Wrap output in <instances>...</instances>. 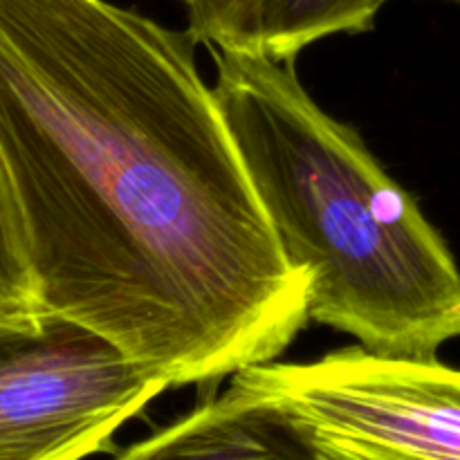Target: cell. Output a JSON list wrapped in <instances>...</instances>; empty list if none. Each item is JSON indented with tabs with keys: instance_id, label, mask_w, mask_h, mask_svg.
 I'll return each mask as SVG.
<instances>
[{
	"instance_id": "6da1fadb",
	"label": "cell",
	"mask_w": 460,
	"mask_h": 460,
	"mask_svg": "<svg viewBox=\"0 0 460 460\" xmlns=\"http://www.w3.org/2000/svg\"><path fill=\"white\" fill-rule=\"evenodd\" d=\"M193 49L108 0H0V153L40 301L171 386L274 362L313 286Z\"/></svg>"
},
{
	"instance_id": "7a4b0ae2",
	"label": "cell",
	"mask_w": 460,
	"mask_h": 460,
	"mask_svg": "<svg viewBox=\"0 0 460 460\" xmlns=\"http://www.w3.org/2000/svg\"><path fill=\"white\" fill-rule=\"evenodd\" d=\"M214 94L292 265L308 314L385 358L438 359L460 337V270L438 229L350 126L305 93L295 61L211 49Z\"/></svg>"
},
{
	"instance_id": "3957f363",
	"label": "cell",
	"mask_w": 460,
	"mask_h": 460,
	"mask_svg": "<svg viewBox=\"0 0 460 460\" xmlns=\"http://www.w3.org/2000/svg\"><path fill=\"white\" fill-rule=\"evenodd\" d=\"M236 385L277 400L326 460H460V368L346 346L305 364L268 362Z\"/></svg>"
},
{
	"instance_id": "277c9868",
	"label": "cell",
	"mask_w": 460,
	"mask_h": 460,
	"mask_svg": "<svg viewBox=\"0 0 460 460\" xmlns=\"http://www.w3.org/2000/svg\"><path fill=\"white\" fill-rule=\"evenodd\" d=\"M171 382L93 328L45 313L0 326V460H84Z\"/></svg>"
},
{
	"instance_id": "5b68a950",
	"label": "cell",
	"mask_w": 460,
	"mask_h": 460,
	"mask_svg": "<svg viewBox=\"0 0 460 460\" xmlns=\"http://www.w3.org/2000/svg\"><path fill=\"white\" fill-rule=\"evenodd\" d=\"M117 460H326L308 431L268 395L232 382Z\"/></svg>"
},
{
	"instance_id": "8992f818",
	"label": "cell",
	"mask_w": 460,
	"mask_h": 460,
	"mask_svg": "<svg viewBox=\"0 0 460 460\" xmlns=\"http://www.w3.org/2000/svg\"><path fill=\"white\" fill-rule=\"evenodd\" d=\"M389 0H259L261 54L295 61L308 45L335 34H362Z\"/></svg>"
},
{
	"instance_id": "52a82bcc",
	"label": "cell",
	"mask_w": 460,
	"mask_h": 460,
	"mask_svg": "<svg viewBox=\"0 0 460 460\" xmlns=\"http://www.w3.org/2000/svg\"><path fill=\"white\" fill-rule=\"evenodd\" d=\"M45 313L31 268L25 220L0 153V326L31 322Z\"/></svg>"
},
{
	"instance_id": "ba28073f",
	"label": "cell",
	"mask_w": 460,
	"mask_h": 460,
	"mask_svg": "<svg viewBox=\"0 0 460 460\" xmlns=\"http://www.w3.org/2000/svg\"><path fill=\"white\" fill-rule=\"evenodd\" d=\"M189 34L218 52L261 54L259 0H182Z\"/></svg>"
},
{
	"instance_id": "9c48e42d",
	"label": "cell",
	"mask_w": 460,
	"mask_h": 460,
	"mask_svg": "<svg viewBox=\"0 0 460 460\" xmlns=\"http://www.w3.org/2000/svg\"><path fill=\"white\" fill-rule=\"evenodd\" d=\"M449 3H456V4H458V7H460V0H449Z\"/></svg>"
}]
</instances>
